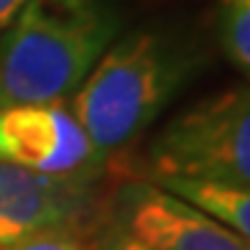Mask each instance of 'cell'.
I'll return each mask as SVG.
<instances>
[{
  "instance_id": "6da1fadb",
  "label": "cell",
  "mask_w": 250,
  "mask_h": 250,
  "mask_svg": "<svg viewBox=\"0 0 250 250\" xmlns=\"http://www.w3.org/2000/svg\"><path fill=\"white\" fill-rule=\"evenodd\" d=\"M118 33L110 0H26L0 36L3 105L72 100Z\"/></svg>"
},
{
  "instance_id": "7a4b0ae2",
  "label": "cell",
  "mask_w": 250,
  "mask_h": 250,
  "mask_svg": "<svg viewBox=\"0 0 250 250\" xmlns=\"http://www.w3.org/2000/svg\"><path fill=\"white\" fill-rule=\"evenodd\" d=\"M191 74V51L164 33L135 31L110 43L69 107L107 161L161 115Z\"/></svg>"
},
{
  "instance_id": "3957f363",
  "label": "cell",
  "mask_w": 250,
  "mask_h": 250,
  "mask_svg": "<svg viewBox=\"0 0 250 250\" xmlns=\"http://www.w3.org/2000/svg\"><path fill=\"white\" fill-rule=\"evenodd\" d=\"M151 181L250 187V84H235L176 112L148 146Z\"/></svg>"
},
{
  "instance_id": "277c9868",
  "label": "cell",
  "mask_w": 250,
  "mask_h": 250,
  "mask_svg": "<svg viewBox=\"0 0 250 250\" xmlns=\"http://www.w3.org/2000/svg\"><path fill=\"white\" fill-rule=\"evenodd\" d=\"M0 164L74 181H95L105 158L66 102L0 107Z\"/></svg>"
},
{
  "instance_id": "5b68a950",
  "label": "cell",
  "mask_w": 250,
  "mask_h": 250,
  "mask_svg": "<svg viewBox=\"0 0 250 250\" xmlns=\"http://www.w3.org/2000/svg\"><path fill=\"white\" fill-rule=\"evenodd\" d=\"M110 222L148 250H250L243 235L148 179L118 187Z\"/></svg>"
},
{
  "instance_id": "8992f818",
  "label": "cell",
  "mask_w": 250,
  "mask_h": 250,
  "mask_svg": "<svg viewBox=\"0 0 250 250\" xmlns=\"http://www.w3.org/2000/svg\"><path fill=\"white\" fill-rule=\"evenodd\" d=\"M92 214V181L0 164V250L43 232H79Z\"/></svg>"
},
{
  "instance_id": "52a82bcc",
  "label": "cell",
  "mask_w": 250,
  "mask_h": 250,
  "mask_svg": "<svg viewBox=\"0 0 250 250\" xmlns=\"http://www.w3.org/2000/svg\"><path fill=\"white\" fill-rule=\"evenodd\" d=\"M156 184L181 197L184 202L194 204L197 209L212 214L214 220H220L230 230L250 240V187H222L184 179H166L156 181Z\"/></svg>"
},
{
  "instance_id": "ba28073f",
  "label": "cell",
  "mask_w": 250,
  "mask_h": 250,
  "mask_svg": "<svg viewBox=\"0 0 250 250\" xmlns=\"http://www.w3.org/2000/svg\"><path fill=\"white\" fill-rule=\"evenodd\" d=\"M220 39L230 62L250 77V0H222Z\"/></svg>"
},
{
  "instance_id": "9c48e42d",
  "label": "cell",
  "mask_w": 250,
  "mask_h": 250,
  "mask_svg": "<svg viewBox=\"0 0 250 250\" xmlns=\"http://www.w3.org/2000/svg\"><path fill=\"white\" fill-rule=\"evenodd\" d=\"M10 250H87V245L79 240V232H43Z\"/></svg>"
},
{
  "instance_id": "30bf717a",
  "label": "cell",
  "mask_w": 250,
  "mask_h": 250,
  "mask_svg": "<svg viewBox=\"0 0 250 250\" xmlns=\"http://www.w3.org/2000/svg\"><path fill=\"white\" fill-rule=\"evenodd\" d=\"M92 250H148L143 243H138L135 237H130L125 230H120L118 225H107L105 230L97 235Z\"/></svg>"
},
{
  "instance_id": "8fae6325",
  "label": "cell",
  "mask_w": 250,
  "mask_h": 250,
  "mask_svg": "<svg viewBox=\"0 0 250 250\" xmlns=\"http://www.w3.org/2000/svg\"><path fill=\"white\" fill-rule=\"evenodd\" d=\"M26 5V0H0V33H3L10 21L18 16V10Z\"/></svg>"
},
{
  "instance_id": "7c38bea8",
  "label": "cell",
  "mask_w": 250,
  "mask_h": 250,
  "mask_svg": "<svg viewBox=\"0 0 250 250\" xmlns=\"http://www.w3.org/2000/svg\"><path fill=\"white\" fill-rule=\"evenodd\" d=\"M0 107H3V97H0Z\"/></svg>"
}]
</instances>
